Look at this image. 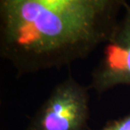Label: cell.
<instances>
[{
    "mask_svg": "<svg viewBox=\"0 0 130 130\" xmlns=\"http://www.w3.org/2000/svg\"><path fill=\"white\" fill-rule=\"evenodd\" d=\"M126 0H1L0 55L19 75L61 69L108 41Z\"/></svg>",
    "mask_w": 130,
    "mask_h": 130,
    "instance_id": "obj_1",
    "label": "cell"
},
{
    "mask_svg": "<svg viewBox=\"0 0 130 130\" xmlns=\"http://www.w3.org/2000/svg\"><path fill=\"white\" fill-rule=\"evenodd\" d=\"M90 90L69 76L54 86L25 130H90Z\"/></svg>",
    "mask_w": 130,
    "mask_h": 130,
    "instance_id": "obj_2",
    "label": "cell"
},
{
    "mask_svg": "<svg viewBox=\"0 0 130 130\" xmlns=\"http://www.w3.org/2000/svg\"><path fill=\"white\" fill-rule=\"evenodd\" d=\"M118 85H130V1H126L119 21L103 45L89 87L101 95Z\"/></svg>",
    "mask_w": 130,
    "mask_h": 130,
    "instance_id": "obj_3",
    "label": "cell"
},
{
    "mask_svg": "<svg viewBox=\"0 0 130 130\" xmlns=\"http://www.w3.org/2000/svg\"><path fill=\"white\" fill-rule=\"evenodd\" d=\"M98 130H130V112L115 120H111Z\"/></svg>",
    "mask_w": 130,
    "mask_h": 130,
    "instance_id": "obj_4",
    "label": "cell"
}]
</instances>
